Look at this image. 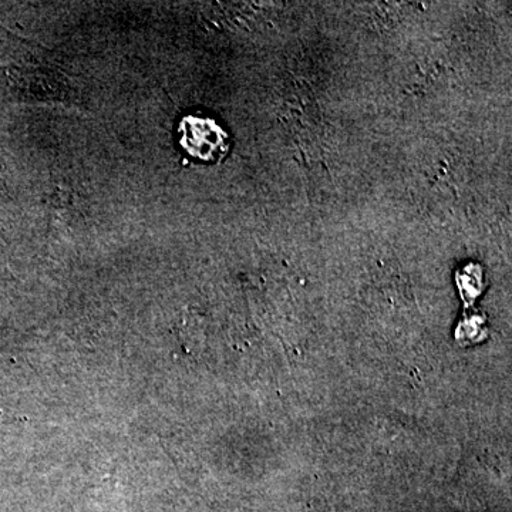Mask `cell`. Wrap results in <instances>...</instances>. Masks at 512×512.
<instances>
[{"instance_id": "obj_1", "label": "cell", "mask_w": 512, "mask_h": 512, "mask_svg": "<svg viewBox=\"0 0 512 512\" xmlns=\"http://www.w3.org/2000/svg\"><path fill=\"white\" fill-rule=\"evenodd\" d=\"M180 144L185 153L204 163H218L227 156L229 136L214 119L210 117L185 116L178 126Z\"/></svg>"}]
</instances>
